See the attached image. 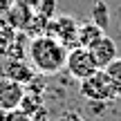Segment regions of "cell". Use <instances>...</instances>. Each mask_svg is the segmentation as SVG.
<instances>
[{
	"label": "cell",
	"mask_w": 121,
	"mask_h": 121,
	"mask_svg": "<svg viewBox=\"0 0 121 121\" xmlns=\"http://www.w3.org/2000/svg\"><path fill=\"white\" fill-rule=\"evenodd\" d=\"M27 56H29L31 67L43 76H54L65 67L67 58V47L60 40H56L49 34H40L29 40L27 45Z\"/></svg>",
	"instance_id": "obj_1"
},
{
	"label": "cell",
	"mask_w": 121,
	"mask_h": 121,
	"mask_svg": "<svg viewBox=\"0 0 121 121\" xmlns=\"http://www.w3.org/2000/svg\"><path fill=\"white\" fill-rule=\"evenodd\" d=\"M78 92H81L90 103H108V101L117 99L103 69H96L92 76L78 81Z\"/></svg>",
	"instance_id": "obj_2"
},
{
	"label": "cell",
	"mask_w": 121,
	"mask_h": 121,
	"mask_svg": "<svg viewBox=\"0 0 121 121\" xmlns=\"http://www.w3.org/2000/svg\"><path fill=\"white\" fill-rule=\"evenodd\" d=\"M65 69L72 78L76 81H83V78L92 76V74L99 69L94 56L87 47H81V45H74V47L67 49V58H65Z\"/></svg>",
	"instance_id": "obj_3"
},
{
	"label": "cell",
	"mask_w": 121,
	"mask_h": 121,
	"mask_svg": "<svg viewBox=\"0 0 121 121\" xmlns=\"http://www.w3.org/2000/svg\"><path fill=\"white\" fill-rule=\"evenodd\" d=\"M45 34L54 36L56 40H60V43H63L65 47L69 49L72 40L76 43L78 25H76V20H74L72 16H58V18H54V20L47 22V31H45Z\"/></svg>",
	"instance_id": "obj_4"
},
{
	"label": "cell",
	"mask_w": 121,
	"mask_h": 121,
	"mask_svg": "<svg viewBox=\"0 0 121 121\" xmlns=\"http://www.w3.org/2000/svg\"><path fill=\"white\" fill-rule=\"evenodd\" d=\"M27 87L9 76H0V110H18Z\"/></svg>",
	"instance_id": "obj_5"
},
{
	"label": "cell",
	"mask_w": 121,
	"mask_h": 121,
	"mask_svg": "<svg viewBox=\"0 0 121 121\" xmlns=\"http://www.w3.org/2000/svg\"><path fill=\"white\" fill-rule=\"evenodd\" d=\"M92 52V56H94V60H96V65H99V69H103L108 63H112L114 58H117V43H114L110 36H103L101 40H96L92 47H87Z\"/></svg>",
	"instance_id": "obj_6"
},
{
	"label": "cell",
	"mask_w": 121,
	"mask_h": 121,
	"mask_svg": "<svg viewBox=\"0 0 121 121\" xmlns=\"http://www.w3.org/2000/svg\"><path fill=\"white\" fill-rule=\"evenodd\" d=\"M105 36V29H101L96 22L87 20L83 25H78V34H76V45L81 47H92L96 40H101Z\"/></svg>",
	"instance_id": "obj_7"
},
{
	"label": "cell",
	"mask_w": 121,
	"mask_h": 121,
	"mask_svg": "<svg viewBox=\"0 0 121 121\" xmlns=\"http://www.w3.org/2000/svg\"><path fill=\"white\" fill-rule=\"evenodd\" d=\"M4 76L13 78V81L22 83V85H31L34 83V67L31 65H25L20 60H11V63L4 65Z\"/></svg>",
	"instance_id": "obj_8"
},
{
	"label": "cell",
	"mask_w": 121,
	"mask_h": 121,
	"mask_svg": "<svg viewBox=\"0 0 121 121\" xmlns=\"http://www.w3.org/2000/svg\"><path fill=\"white\" fill-rule=\"evenodd\" d=\"M90 18L92 22L101 27V29H108L110 25V9L103 0H92V7H90Z\"/></svg>",
	"instance_id": "obj_9"
},
{
	"label": "cell",
	"mask_w": 121,
	"mask_h": 121,
	"mask_svg": "<svg viewBox=\"0 0 121 121\" xmlns=\"http://www.w3.org/2000/svg\"><path fill=\"white\" fill-rule=\"evenodd\" d=\"M103 72H105V76H108L110 85L114 90V96H121V58L117 56L112 63H108L103 67Z\"/></svg>",
	"instance_id": "obj_10"
},
{
	"label": "cell",
	"mask_w": 121,
	"mask_h": 121,
	"mask_svg": "<svg viewBox=\"0 0 121 121\" xmlns=\"http://www.w3.org/2000/svg\"><path fill=\"white\" fill-rule=\"evenodd\" d=\"M40 108H43V101H40V96L36 99V96H31V94H27V92H25V96H22L20 108H18V110H22V112H27V114L31 117V114L38 112Z\"/></svg>",
	"instance_id": "obj_11"
},
{
	"label": "cell",
	"mask_w": 121,
	"mask_h": 121,
	"mask_svg": "<svg viewBox=\"0 0 121 121\" xmlns=\"http://www.w3.org/2000/svg\"><path fill=\"white\" fill-rule=\"evenodd\" d=\"M13 7V0H0V16H4V13H9Z\"/></svg>",
	"instance_id": "obj_12"
},
{
	"label": "cell",
	"mask_w": 121,
	"mask_h": 121,
	"mask_svg": "<svg viewBox=\"0 0 121 121\" xmlns=\"http://www.w3.org/2000/svg\"><path fill=\"white\" fill-rule=\"evenodd\" d=\"M16 119V110H0V121H13Z\"/></svg>",
	"instance_id": "obj_13"
},
{
	"label": "cell",
	"mask_w": 121,
	"mask_h": 121,
	"mask_svg": "<svg viewBox=\"0 0 121 121\" xmlns=\"http://www.w3.org/2000/svg\"><path fill=\"white\" fill-rule=\"evenodd\" d=\"M31 121H47V112H45V108H40L38 112L31 114Z\"/></svg>",
	"instance_id": "obj_14"
},
{
	"label": "cell",
	"mask_w": 121,
	"mask_h": 121,
	"mask_svg": "<svg viewBox=\"0 0 121 121\" xmlns=\"http://www.w3.org/2000/svg\"><path fill=\"white\" fill-rule=\"evenodd\" d=\"M13 121H31V117L27 112H22V110H16V119Z\"/></svg>",
	"instance_id": "obj_15"
},
{
	"label": "cell",
	"mask_w": 121,
	"mask_h": 121,
	"mask_svg": "<svg viewBox=\"0 0 121 121\" xmlns=\"http://www.w3.org/2000/svg\"><path fill=\"white\" fill-rule=\"evenodd\" d=\"M65 121H85V119H83L81 114H69V117L65 119Z\"/></svg>",
	"instance_id": "obj_16"
}]
</instances>
